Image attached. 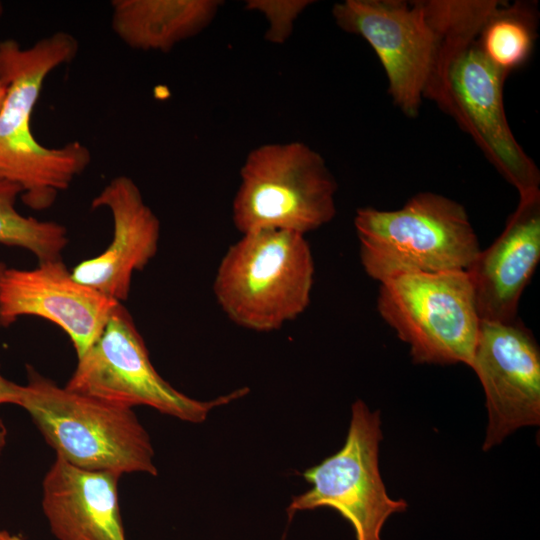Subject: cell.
<instances>
[{
  "label": "cell",
  "instance_id": "cell-10",
  "mask_svg": "<svg viewBox=\"0 0 540 540\" xmlns=\"http://www.w3.org/2000/svg\"><path fill=\"white\" fill-rule=\"evenodd\" d=\"M332 15L339 28L372 47L393 103L405 116L417 117L436 49L425 1L345 0L334 4Z\"/></svg>",
  "mask_w": 540,
  "mask_h": 540
},
{
  "label": "cell",
  "instance_id": "cell-25",
  "mask_svg": "<svg viewBox=\"0 0 540 540\" xmlns=\"http://www.w3.org/2000/svg\"><path fill=\"white\" fill-rule=\"evenodd\" d=\"M3 14H4V5H3V3L0 1V20H1L2 16H3Z\"/></svg>",
  "mask_w": 540,
  "mask_h": 540
},
{
  "label": "cell",
  "instance_id": "cell-1",
  "mask_svg": "<svg viewBox=\"0 0 540 540\" xmlns=\"http://www.w3.org/2000/svg\"><path fill=\"white\" fill-rule=\"evenodd\" d=\"M498 0H425L436 35L423 98L468 134L519 195L539 190L540 171L515 138L506 117L507 74L483 53L478 35Z\"/></svg>",
  "mask_w": 540,
  "mask_h": 540
},
{
  "label": "cell",
  "instance_id": "cell-15",
  "mask_svg": "<svg viewBox=\"0 0 540 540\" xmlns=\"http://www.w3.org/2000/svg\"><path fill=\"white\" fill-rule=\"evenodd\" d=\"M121 476L78 468L56 456L43 479L42 509L57 540H126Z\"/></svg>",
  "mask_w": 540,
  "mask_h": 540
},
{
  "label": "cell",
  "instance_id": "cell-2",
  "mask_svg": "<svg viewBox=\"0 0 540 540\" xmlns=\"http://www.w3.org/2000/svg\"><path fill=\"white\" fill-rule=\"evenodd\" d=\"M76 38L63 31L28 48L16 40L0 42V81L7 86L0 109V179L19 185L23 203L33 210L53 205L91 162L79 141L49 148L31 130V115L47 76L78 53Z\"/></svg>",
  "mask_w": 540,
  "mask_h": 540
},
{
  "label": "cell",
  "instance_id": "cell-6",
  "mask_svg": "<svg viewBox=\"0 0 540 540\" xmlns=\"http://www.w3.org/2000/svg\"><path fill=\"white\" fill-rule=\"evenodd\" d=\"M336 192L324 158L307 144H263L241 166L232 220L241 234L281 230L305 236L333 220Z\"/></svg>",
  "mask_w": 540,
  "mask_h": 540
},
{
  "label": "cell",
  "instance_id": "cell-4",
  "mask_svg": "<svg viewBox=\"0 0 540 540\" xmlns=\"http://www.w3.org/2000/svg\"><path fill=\"white\" fill-rule=\"evenodd\" d=\"M354 227L366 274L379 283L401 274L466 271L480 245L464 206L420 192L401 208H359Z\"/></svg>",
  "mask_w": 540,
  "mask_h": 540
},
{
  "label": "cell",
  "instance_id": "cell-18",
  "mask_svg": "<svg viewBox=\"0 0 540 540\" xmlns=\"http://www.w3.org/2000/svg\"><path fill=\"white\" fill-rule=\"evenodd\" d=\"M21 194L19 185L0 179V244L27 250L38 263L61 259L68 244L66 227L22 215L16 209Z\"/></svg>",
  "mask_w": 540,
  "mask_h": 540
},
{
  "label": "cell",
  "instance_id": "cell-20",
  "mask_svg": "<svg viewBox=\"0 0 540 540\" xmlns=\"http://www.w3.org/2000/svg\"><path fill=\"white\" fill-rule=\"evenodd\" d=\"M22 392L23 385L5 378L0 372V405L14 404L19 406Z\"/></svg>",
  "mask_w": 540,
  "mask_h": 540
},
{
  "label": "cell",
  "instance_id": "cell-14",
  "mask_svg": "<svg viewBox=\"0 0 540 540\" xmlns=\"http://www.w3.org/2000/svg\"><path fill=\"white\" fill-rule=\"evenodd\" d=\"M540 260V190L519 195L505 228L466 270L482 321L517 319L521 295Z\"/></svg>",
  "mask_w": 540,
  "mask_h": 540
},
{
  "label": "cell",
  "instance_id": "cell-13",
  "mask_svg": "<svg viewBox=\"0 0 540 540\" xmlns=\"http://www.w3.org/2000/svg\"><path fill=\"white\" fill-rule=\"evenodd\" d=\"M91 207L110 211L113 238L102 253L80 262L71 273L78 282L122 303L130 293L133 274L157 254L160 221L137 184L124 175L113 178L93 198Z\"/></svg>",
  "mask_w": 540,
  "mask_h": 540
},
{
  "label": "cell",
  "instance_id": "cell-24",
  "mask_svg": "<svg viewBox=\"0 0 540 540\" xmlns=\"http://www.w3.org/2000/svg\"><path fill=\"white\" fill-rule=\"evenodd\" d=\"M6 268H7L6 265L4 263L0 262V282H1L3 273H4ZM0 326H1V324H0Z\"/></svg>",
  "mask_w": 540,
  "mask_h": 540
},
{
  "label": "cell",
  "instance_id": "cell-19",
  "mask_svg": "<svg viewBox=\"0 0 540 540\" xmlns=\"http://www.w3.org/2000/svg\"><path fill=\"white\" fill-rule=\"evenodd\" d=\"M312 3L309 0H248L245 6L265 17V38L271 43L283 44L291 36L298 17Z\"/></svg>",
  "mask_w": 540,
  "mask_h": 540
},
{
  "label": "cell",
  "instance_id": "cell-16",
  "mask_svg": "<svg viewBox=\"0 0 540 540\" xmlns=\"http://www.w3.org/2000/svg\"><path fill=\"white\" fill-rule=\"evenodd\" d=\"M219 0H113L112 30L127 46L168 52L207 28Z\"/></svg>",
  "mask_w": 540,
  "mask_h": 540
},
{
  "label": "cell",
  "instance_id": "cell-8",
  "mask_svg": "<svg viewBox=\"0 0 540 540\" xmlns=\"http://www.w3.org/2000/svg\"><path fill=\"white\" fill-rule=\"evenodd\" d=\"M65 387L127 408L148 406L190 423H202L214 408L248 393V388H240L202 401L172 387L155 370L145 342L122 303L113 310L99 338L77 358Z\"/></svg>",
  "mask_w": 540,
  "mask_h": 540
},
{
  "label": "cell",
  "instance_id": "cell-22",
  "mask_svg": "<svg viewBox=\"0 0 540 540\" xmlns=\"http://www.w3.org/2000/svg\"><path fill=\"white\" fill-rule=\"evenodd\" d=\"M0 540H22V538L16 534L8 532L7 530L0 529Z\"/></svg>",
  "mask_w": 540,
  "mask_h": 540
},
{
  "label": "cell",
  "instance_id": "cell-21",
  "mask_svg": "<svg viewBox=\"0 0 540 540\" xmlns=\"http://www.w3.org/2000/svg\"><path fill=\"white\" fill-rule=\"evenodd\" d=\"M7 441V429L4 423L0 420V453L4 449Z\"/></svg>",
  "mask_w": 540,
  "mask_h": 540
},
{
  "label": "cell",
  "instance_id": "cell-17",
  "mask_svg": "<svg viewBox=\"0 0 540 540\" xmlns=\"http://www.w3.org/2000/svg\"><path fill=\"white\" fill-rule=\"evenodd\" d=\"M537 23L535 4L500 1L479 32V45L488 60L509 75L529 59L537 37Z\"/></svg>",
  "mask_w": 540,
  "mask_h": 540
},
{
  "label": "cell",
  "instance_id": "cell-23",
  "mask_svg": "<svg viewBox=\"0 0 540 540\" xmlns=\"http://www.w3.org/2000/svg\"><path fill=\"white\" fill-rule=\"evenodd\" d=\"M7 86L0 81V109L3 105L5 96H6Z\"/></svg>",
  "mask_w": 540,
  "mask_h": 540
},
{
  "label": "cell",
  "instance_id": "cell-11",
  "mask_svg": "<svg viewBox=\"0 0 540 540\" xmlns=\"http://www.w3.org/2000/svg\"><path fill=\"white\" fill-rule=\"evenodd\" d=\"M469 366L485 392L487 451L524 426L540 423V350L532 332L517 318L482 321Z\"/></svg>",
  "mask_w": 540,
  "mask_h": 540
},
{
  "label": "cell",
  "instance_id": "cell-5",
  "mask_svg": "<svg viewBox=\"0 0 540 540\" xmlns=\"http://www.w3.org/2000/svg\"><path fill=\"white\" fill-rule=\"evenodd\" d=\"M242 236L223 255L213 281L217 304L237 326L280 329L308 307L314 259L304 235L261 230Z\"/></svg>",
  "mask_w": 540,
  "mask_h": 540
},
{
  "label": "cell",
  "instance_id": "cell-12",
  "mask_svg": "<svg viewBox=\"0 0 540 540\" xmlns=\"http://www.w3.org/2000/svg\"><path fill=\"white\" fill-rule=\"evenodd\" d=\"M119 303L75 280L61 259L6 268L0 282L1 326L22 316L46 319L67 334L77 358L99 338Z\"/></svg>",
  "mask_w": 540,
  "mask_h": 540
},
{
  "label": "cell",
  "instance_id": "cell-3",
  "mask_svg": "<svg viewBox=\"0 0 540 540\" xmlns=\"http://www.w3.org/2000/svg\"><path fill=\"white\" fill-rule=\"evenodd\" d=\"M27 370L19 406L56 456L86 470L157 475L149 434L132 408L71 391Z\"/></svg>",
  "mask_w": 540,
  "mask_h": 540
},
{
  "label": "cell",
  "instance_id": "cell-7",
  "mask_svg": "<svg viewBox=\"0 0 540 540\" xmlns=\"http://www.w3.org/2000/svg\"><path fill=\"white\" fill-rule=\"evenodd\" d=\"M376 305L415 363L469 366L481 320L467 271L394 276L380 283Z\"/></svg>",
  "mask_w": 540,
  "mask_h": 540
},
{
  "label": "cell",
  "instance_id": "cell-9",
  "mask_svg": "<svg viewBox=\"0 0 540 540\" xmlns=\"http://www.w3.org/2000/svg\"><path fill=\"white\" fill-rule=\"evenodd\" d=\"M381 440L379 412L356 400L344 445L305 470L303 477L311 488L292 498L288 514L330 507L351 524L356 540H381L387 519L407 508L405 500L392 499L386 492L378 462Z\"/></svg>",
  "mask_w": 540,
  "mask_h": 540
}]
</instances>
